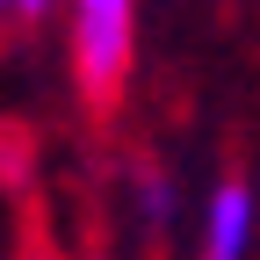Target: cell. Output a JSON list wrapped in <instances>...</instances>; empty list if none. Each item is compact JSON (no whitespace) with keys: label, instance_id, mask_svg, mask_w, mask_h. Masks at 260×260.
Instances as JSON below:
<instances>
[{"label":"cell","instance_id":"7a4b0ae2","mask_svg":"<svg viewBox=\"0 0 260 260\" xmlns=\"http://www.w3.org/2000/svg\"><path fill=\"white\" fill-rule=\"evenodd\" d=\"M260 253V188L224 174L195 210V260H253Z\"/></svg>","mask_w":260,"mask_h":260},{"label":"cell","instance_id":"277c9868","mask_svg":"<svg viewBox=\"0 0 260 260\" xmlns=\"http://www.w3.org/2000/svg\"><path fill=\"white\" fill-rule=\"evenodd\" d=\"M44 15H58V0H0V29H37Z\"/></svg>","mask_w":260,"mask_h":260},{"label":"cell","instance_id":"6da1fadb","mask_svg":"<svg viewBox=\"0 0 260 260\" xmlns=\"http://www.w3.org/2000/svg\"><path fill=\"white\" fill-rule=\"evenodd\" d=\"M73 87L87 102H116L138 65V0H58Z\"/></svg>","mask_w":260,"mask_h":260},{"label":"cell","instance_id":"3957f363","mask_svg":"<svg viewBox=\"0 0 260 260\" xmlns=\"http://www.w3.org/2000/svg\"><path fill=\"white\" fill-rule=\"evenodd\" d=\"M130 210L145 217V232H174V217H181V195H174V181L159 174V167H145L138 181H130Z\"/></svg>","mask_w":260,"mask_h":260}]
</instances>
